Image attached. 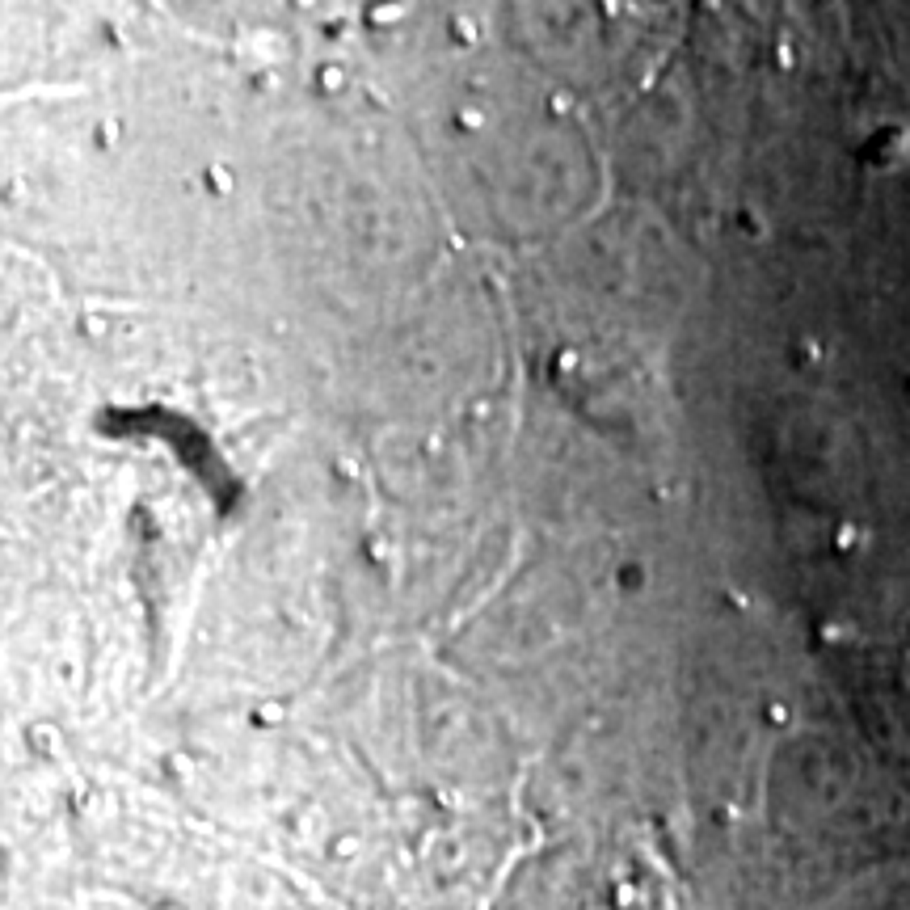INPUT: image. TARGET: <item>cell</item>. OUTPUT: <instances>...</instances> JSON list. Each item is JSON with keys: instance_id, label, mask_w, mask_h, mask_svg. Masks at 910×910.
Instances as JSON below:
<instances>
[{"instance_id": "6da1fadb", "label": "cell", "mask_w": 910, "mask_h": 910, "mask_svg": "<svg viewBox=\"0 0 910 910\" xmlns=\"http://www.w3.org/2000/svg\"><path fill=\"white\" fill-rule=\"evenodd\" d=\"M202 182H207L211 194H232L237 190V173H232L228 165H207V169H202Z\"/></svg>"}, {"instance_id": "7a4b0ae2", "label": "cell", "mask_w": 910, "mask_h": 910, "mask_svg": "<svg viewBox=\"0 0 910 910\" xmlns=\"http://www.w3.org/2000/svg\"><path fill=\"white\" fill-rule=\"evenodd\" d=\"M346 81H350V76H346V68H341V63H321V68H316V89H321V93H341V89H346Z\"/></svg>"}, {"instance_id": "3957f363", "label": "cell", "mask_w": 910, "mask_h": 910, "mask_svg": "<svg viewBox=\"0 0 910 910\" xmlns=\"http://www.w3.org/2000/svg\"><path fill=\"white\" fill-rule=\"evenodd\" d=\"M451 123H455L460 131H480V127H485V105H477V101H464V105H455Z\"/></svg>"}, {"instance_id": "277c9868", "label": "cell", "mask_w": 910, "mask_h": 910, "mask_svg": "<svg viewBox=\"0 0 910 910\" xmlns=\"http://www.w3.org/2000/svg\"><path fill=\"white\" fill-rule=\"evenodd\" d=\"M616 581H620V590L636 594V590L645 586V569H641V565H620V569H616Z\"/></svg>"}, {"instance_id": "5b68a950", "label": "cell", "mask_w": 910, "mask_h": 910, "mask_svg": "<svg viewBox=\"0 0 910 910\" xmlns=\"http://www.w3.org/2000/svg\"><path fill=\"white\" fill-rule=\"evenodd\" d=\"M574 110V93H565V89H557V93H548V114H557V118H565Z\"/></svg>"}, {"instance_id": "8992f818", "label": "cell", "mask_w": 910, "mask_h": 910, "mask_svg": "<svg viewBox=\"0 0 910 910\" xmlns=\"http://www.w3.org/2000/svg\"><path fill=\"white\" fill-rule=\"evenodd\" d=\"M451 38H464V43H472V38H477V26H472L468 17H455V21H451Z\"/></svg>"}, {"instance_id": "52a82bcc", "label": "cell", "mask_w": 910, "mask_h": 910, "mask_svg": "<svg viewBox=\"0 0 910 910\" xmlns=\"http://www.w3.org/2000/svg\"><path fill=\"white\" fill-rule=\"evenodd\" d=\"M253 717L262 720V725H274V720H283V704H274V700H266V704H262V708H257Z\"/></svg>"}, {"instance_id": "ba28073f", "label": "cell", "mask_w": 910, "mask_h": 910, "mask_svg": "<svg viewBox=\"0 0 910 910\" xmlns=\"http://www.w3.org/2000/svg\"><path fill=\"white\" fill-rule=\"evenodd\" d=\"M552 367H557V371H574V367H577V350H569V346H565V350L557 354V363H552Z\"/></svg>"}]
</instances>
